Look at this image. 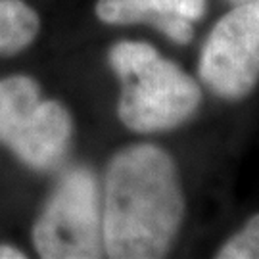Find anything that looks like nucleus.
<instances>
[{
	"label": "nucleus",
	"mask_w": 259,
	"mask_h": 259,
	"mask_svg": "<svg viewBox=\"0 0 259 259\" xmlns=\"http://www.w3.org/2000/svg\"><path fill=\"white\" fill-rule=\"evenodd\" d=\"M185 192L173 157L156 144L119 150L106 169L102 232L106 257L159 259L185 219Z\"/></svg>",
	"instance_id": "1"
},
{
	"label": "nucleus",
	"mask_w": 259,
	"mask_h": 259,
	"mask_svg": "<svg viewBox=\"0 0 259 259\" xmlns=\"http://www.w3.org/2000/svg\"><path fill=\"white\" fill-rule=\"evenodd\" d=\"M108 62L121 83L117 117L135 133H163L183 125L202 102V89L179 64L142 40H119Z\"/></svg>",
	"instance_id": "2"
},
{
	"label": "nucleus",
	"mask_w": 259,
	"mask_h": 259,
	"mask_svg": "<svg viewBox=\"0 0 259 259\" xmlns=\"http://www.w3.org/2000/svg\"><path fill=\"white\" fill-rule=\"evenodd\" d=\"M33 244L45 259L106 257L102 198L91 169L67 171L33 227Z\"/></svg>",
	"instance_id": "3"
},
{
	"label": "nucleus",
	"mask_w": 259,
	"mask_h": 259,
	"mask_svg": "<svg viewBox=\"0 0 259 259\" xmlns=\"http://www.w3.org/2000/svg\"><path fill=\"white\" fill-rule=\"evenodd\" d=\"M73 121L64 104L45 100L25 75L0 81V142L33 169H52L67 152Z\"/></svg>",
	"instance_id": "4"
},
{
	"label": "nucleus",
	"mask_w": 259,
	"mask_h": 259,
	"mask_svg": "<svg viewBox=\"0 0 259 259\" xmlns=\"http://www.w3.org/2000/svg\"><path fill=\"white\" fill-rule=\"evenodd\" d=\"M198 75L215 96L244 100L259 84V2L234 4L205 38Z\"/></svg>",
	"instance_id": "5"
},
{
	"label": "nucleus",
	"mask_w": 259,
	"mask_h": 259,
	"mask_svg": "<svg viewBox=\"0 0 259 259\" xmlns=\"http://www.w3.org/2000/svg\"><path fill=\"white\" fill-rule=\"evenodd\" d=\"M205 8L207 0H98L94 12L108 25L152 23L169 40L188 45Z\"/></svg>",
	"instance_id": "6"
},
{
	"label": "nucleus",
	"mask_w": 259,
	"mask_h": 259,
	"mask_svg": "<svg viewBox=\"0 0 259 259\" xmlns=\"http://www.w3.org/2000/svg\"><path fill=\"white\" fill-rule=\"evenodd\" d=\"M38 16L21 0H0V54L27 48L38 33Z\"/></svg>",
	"instance_id": "7"
},
{
	"label": "nucleus",
	"mask_w": 259,
	"mask_h": 259,
	"mask_svg": "<svg viewBox=\"0 0 259 259\" xmlns=\"http://www.w3.org/2000/svg\"><path fill=\"white\" fill-rule=\"evenodd\" d=\"M217 259H259V213L251 215L215 253Z\"/></svg>",
	"instance_id": "8"
},
{
	"label": "nucleus",
	"mask_w": 259,
	"mask_h": 259,
	"mask_svg": "<svg viewBox=\"0 0 259 259\" xmlns=\"http://www.w3.org/2000/svg\"><path fill=\"white\" fill-rule=\"evenodd\" d=\"M0 259H25V253L14 246L0 244Z\"/></svg>",
	"instance_id": "9"
},
{
	"label": "nucleus",
	"mask_w": 259,
	"mask_h": 259,
	"mask_svg": "<svg viewBox=\"0 0 259 259\" xmlns=\"http://www.w3.org/2000/svg\"><path fill=\"white\" fill-rule=\"evenodd\" d=\"M232 4H244V2H259V0H229Z\"/></svg>",
	"instance_id": "10"
}]
</instances>
